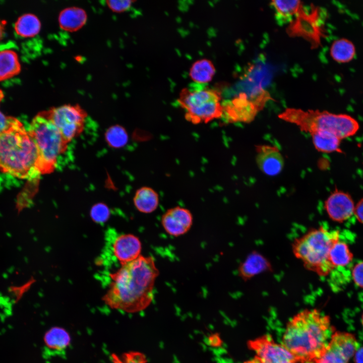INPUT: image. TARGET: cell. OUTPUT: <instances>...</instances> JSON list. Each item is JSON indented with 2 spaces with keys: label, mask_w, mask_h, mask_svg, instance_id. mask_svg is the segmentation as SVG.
I'll use <instances>...</instances> for the list:
<instances>
[{
  "label": "cell",
  "mask_w": 363,
  "mask_h": 363,
  "mask_svg": "<svg viewBox=\"0 0 363 363\" xmlns=\"http://www.w3.org/2000/svg\"><path fill=\"white\" fill-rule=\"evenodd\" d=\"M134 2L130 0L107 1L106 4L109 8L116 13L124 12L128 10Z\"/></svg>",
  "instance_id": "31"
},
{
  "label": "cell",
  "mask_w": 363,
  "mask_h": 363,
  "mask_svg": "<svg viewBox=\"0 0 363 363\" xmlns=\"http://www.w3.org/2000/svg\"><path fill=\"white\" fill-rule=\"evenodd\" d=\"M339 240V231L323 226L311 229L294 239L292 250L294 256L308 270L326 276L334 270L329 260L332 247Z\"/></svg>",
  "instance_id": "5"
},
{
  "label": "cell",
  "mask_w": 363,
  "mask_h": 363,
  "mask_svg": "<svg viewBox=\"0 0 363 363\" xmlns=\"http://www.w3.org/2000/svg\"><path fill=\"white\" fill-rule=\"evenodd\" d=\"M278 117L310 135L318 131H326L341 140L354 136L359 129L358 121L352 116L327 110L287 108L278 115Z\"/></svg>",
  "instance_id": "4"
},
{
  "label": "cell",
  "mask_w": 363,
  "mask_h": 363,
  "mask_svg": "<svg viewBox=\"0 0 363 363\" xmlns=\"http://www.w3.org/2000/svg\"><path fill=\"white\" fill-rule=\"evenodd\" d=\"M243 363H262L260 358L255 355V356L249 360H246Z\"/></svg>",
  "instance_id": "37"
},
{
  "label": "cell",
  "mask_w": 363,
  "mask_h": 363,
  "mask_svg": "<svg viewBox=\"0 0 363 363\" xmlns=\"http://www.w3.org/2000/svg\"><path fill=\"white\" fill-rule=\"evenodd\" d=\"M354 214L357 219L363 223V198L359 200L354 207Z\"/></svg>",
  "instance_id": "35"
},
{
  "label": "cell",
  "mask_w": 363,
  "mask_h": 363,
  "mask_svg": "<svg viewBox=\"0 0 363 363\" xmlns=\"http://www.w3.org/2000/svg\"><path fill=\"white\" fill-rule=\"evenodd\" d=\"M334 330L328 316L305 309L287 322L282 344L298 363H311L323 355Z\"/></svg>",
  "instance_id": "2"
},
{
  "label": "cell",
  "mask_w": 363,
  "mask_h": 363,
  "mask_svg": "<svg viewBox=\"0 0 363 363\" xmlns=\"http://www.w3.org/2000/svg\"><path fill=\"white\" fill-rule=\"evenodd\" d=\"M358 343L349 333L335 331L323 355L316 361L319 363H347L355 353Z\"/></svg>",
  "instance_id": "12"
},
{
  "label": "cell",
  "mask_w": 363,
  "mask_h": 363,
  "mask_svg": "<svg viewBox=\"0 0 363 363\" xmlns=\"http://www.w3.org/2000/svg\"><path fill=\"white\" fill-rule=\"evenodd\" d=\"M133 203L139 212L145 214L151 213L158 207L159 195L153 188L144 186L136 191L133 198Z\"/></svg>",
  "instance_id": "19"
},
{
  "label": "cell",
  "mask_w": 363,
  "mask_h": 363,
  "mask_svg": "<svg viewBox=\"0 0 363 363\" xmlns=\"http://www.w3.org/2000/svg\"><path fill=\"white\" fill-rule=\"evenodd\" d=\"M362 324H363V314H362Z\"/></svg>",
  "instance_id": "40"
},
{
  "label": "cell",
  "mask_w": 363,
  "mask_h": 363,
  "mask_svg": "<svg viewBox=\"0 0 363 363\" xmlns=\"http://www.w3.org/2000/svg\"><path fill=\"white\" fill-rule=\"evenodd\" d=\"M206 342L211 347H217L221 345L222 340L218 334L214 333L208 336Z\"/></svg>",
  "instance_id": "33"
},
{
  "label": "cell",
  "mask_w": 363,
  "mask_h": 363,
  "mask_svg": "<svg viewBox=\"0 0 363 363\" xmlns=\"http://www.w3.org/2000/svg\"><path fill=\"white\" fill-rule=\"evenodd\" d=\"M90 216L94 222L100 224L105 223L108 220L110 216L109 209L103 203H97L92 207Z\"/></svg>",
  "instance_id": "30"
},
{
  "label": "cell",
  "mask_w": 363,
  "mask_h": 363,
  "mask_svg": "<svg viewBox=\"0 0 363 363\" xmlns=\"http://www.w3.org/2000/svg\"><path fill=\"white\" fill-rule=\"evenodd\" d=\"M41 23L35 15L28 13L21 16L15 24L16 33L24 37H33L40 31Z\"/></svg>",
  "instance_id": "26"
},
{
  "label": "cell",
  "mask_w": 363,
  "mask_h": 363,
  "mask_svg": "<svg viewBox=\"0 0 363 363\" xmlns=\"http://www.w3.org/2000/svg\"><path fill=\"white\" fill-rule=\"evenodd\" d=\"M270 99L269 93L263 88L250 94L240 93L230 100L222 101V118L229 123H250Z\"/></svg>",
  "instance_id": "8"
},
{
  "label": "cell",
  "mask_w": 363,
  "mask_h": 363,
  "mask_svg": "<svg viewBox=\"0 0 363 363\" xmlns=\"http://www.w3.org/2000/svg\"><path fill=\"white\" fill-rule=\"evenodd\" d=\"M311 135L313 145L318 151L324 153H342L340 148L341 140L334 134L326 131H318Z\"/></svg>",
  "instance_id": "21"
},
{
  "label": "cell",
  "mask_w": 363,
  "mask_h": 363,
  "mask_svg": "<svg viewBox=\"0 0 363 363\" xmlns=\"http://www.w3.org/2000/svg\"><path fill=\"white\" fill-rule=\"evenodd\" d=\"M45 111L68 143L83 132L87 113L79 105L65 104Z\"/></svg>",
  "instance_id": "9"
},
{
  "label": "cell",
  "mask_w": 363,
  "mask_h": 363,
  "mask_svg": "<svg viewBox=\"0 0 363 363\" xmlns=\"http://www.w3.org/2000/svg\"><path fill=\"white\" fill-rule=\"evenodd\" d=\"M4 97L3 92L0 89V103ZM10 116H6L0 111V133L8 126Z\"/></svg>",
  "instance_id": "34"
},
{
  "label": "cell",
  "mask_w": 363,
  "mask_h": 363,
  "mask_svg": "<svg viewBox=\"0 0 363 363\" xmlns=\"http://www.w3.org/2000/svg\"><path fill=\"white\" fill-rule=\"evenodd\" d=\"M330 54L332 59L338 63H348L355 56V46L354 43L347 38H338L332 43L330 48Z\"/></svg>",
  "instance_id": "22"
},
{
  "label": "cell",
  "mask_w": 363,
  "mask_h": 363,
  "mask_svg": "<svg viewBox=\"0 0 363 363\" xmlns=\"http://www.w3.org/2000/svg\"><path fill=\"white\" fill-rule=\"evenodd\" d=\"M247 345L250 350L255 352L262 363H293L297 361L282 344L275 341L270 335H264L250 340Z\"/></svg>",
  "instance_id": "13"
},
{
  "label": "cell",
  "mask_w": 363,
  "mask_h": 363,
  "mask_svg": "<svg viewBox=\"0 0 363 363\" xmlns=\"http://www.w3.org/2000/svg\"><path fill=\"white\" fill-rule=\"evenodd\" d=\"M271 5L274 8L278 19L287 22H290L293 17H295L304 8L300 1L295 0L272 1Z\"/></svg>",
  "instance_id": "25"
},
{
  "label": "cell",
  "mask_w": 363,
  "mask_h": 363,
  "mask_svg": "<svg viewBox=\"0 0 363 363\" xmlns=\"http://www.w3.org/2000/svg\"><path fill=\"white\" fill-rule=\"evenodd\" d=\"M28 131L37 149L39 172L40 174L51 173L55 168L58 157L66 152L68 143L45 111L32 119Z\"/></svg>",
  "instance_id": "6"
},
{
  "label": "cell",
  "mask_w": 363,
  "mask_h": 363,
  "mask_svg": "<svg viewBox=\"0 0 363 363\" xmlns=\"http://www.w3.org/2000/svg\"><path fill=\"white\" fill-rule=\"evenodd\" d=\"M37 160V149L28 130L10 116L7 127L0 133V171L31 181L41 175Z\"/></svg>",
  "instance_id": "3"
},
{
  "label": "cell",
  "mask_w": 363,
  "mask_h": 363,
  "mask_svg": "<svg viewBox=\"0 0 363 363\" xmlns=\"http://www.w3.org/2000/svg\"><path fill=\"white\" fill-rule=\"evenodd\" d=\"M177 102L186 119L194 125L207 124L222 118V96L206 84L193 83L182 89Z\"/></svg>",
  "instance_id": "7"
},
{
  "label": "cell",
  "mask_w": 363,
  "mask_h": 363,
  "mask_svg": "<svg viewBox=\"0 0 363 363\" xmlns=\"http://www.w3.org/2000/svg\"><path fill=\"white\" fill-rule=\"evenodd\" d=\"M311 363H319V362H318V361H314V362H311Z\"/></svg>",
  "instance_id": "39"
},
{
  "label": "cell",
  "mask_w": 363,
  "mask_h": 363,
  "mask_svg": "<svg viewBox=\"0 0 363 363\" xmlns=\"http://www.w3.org/2000/svg\"><path fill=\"white\" fill-rule=\"evenodd\" d=\"M354 355L355 363H363V347L357 350Z\"/></svg>",
  "instance_id": "36"
},
{
  "label": "cell",
  "mask_w": 363,
  "mask_h": 363,
  "mask_svg": "<svg viewBox=\"0 0 363 363\" xmlns=\"http://www.w3.org/2000/svg\"><path fill=\"white\" fill-rule=\"evenodd\" d=\"M193 223V217L188 209L175 206L168 209L161 218V225L170 235L178 237L187 233Z\"/></svg>",
  "instance_id": "14"
},
{
  "label": "cell",
  "mask_w": 363,
  "mask_h": 363,
  "mask_svg": "<svg viewBox=\"0 0 363 363\" xmlns=\"http://www.w3.org/2000/svg\"><path fill=\"white\" fill-rule=\"evenodd\" d=\"M105 140L108 144L114 148H120L127 144L128 135L124 128L119 125L110 127L105 133Z\"/></svg>",
  "instance_id": "28"
},
{
  "label": "cell",
  "mask_w": 363,
  "mask_h": 363,
  "mask_svg": "<svg viewBox=\"0 0 363 363\" xmlns=\"http://www.w3.org/2000/svg\"><path fill=\"white\" fill-rule=\"evenodd\" d=\"M353 255L345 243L338 241L331 248L329 260L334 269L348 264L352 260Z\"/></svg>",
  "instance_id": "27"
},
{
  "label": "cell",
  "mask_w": 363,
  "mask_h": 363,
  "mask_svg": "<svg viewBox=\"0 0 363 363\" xmlns=\"http://www.w3.org/2000/svg\"><path fill=\"white\" fill-rule=\"evenodd\" d=\"M256 161L259 169L268 176L280 173L284 166V160L279 149L269 145L255 146Z\"/></svg>",
  "instance_id": "16"
},
{
  "label": "cell",
  "mask_w": 363,
  "mask_h": 363,
  "mask_svg": "<svg viewBox=\"0 0 363 363\" xmlns=\"http://www.w3.org/2000/svg\"><path fill=\"white\" fill-rule=\"evenodd\" d=\"M112 363H147L146 356L138 351H129L122 355L112 354Z\"/></svg>",
  "instance_id": "29"
},
{
  "label": "cell",
  "mask_w": 363,
  "mask_h": 363,
  "mask_svg": "<svg viewBox=\"0 0 363 363\" xmlns=\"http://www.w3.org/2000/svg\"><path fill=\"white\" fill-rule=\"evenodd\" d=\"M353 200L347 192L336 189L328 197L324 203L325 209L334 221L342 222L354 214Z\"/></svg>",
  "instance_id": "15"
},
{
  "label": "cell",
  "mask_w": 363,
  "mask_h": 363,
  "mask_svg": "<svg viewBox=\"0 0 363 363\" xmlns=\"http://www.w3.org/2000/svg\"><path fill=\"white\" fill-rule=\"evenodd\" d=\"M216 72L213 63L209 59L197 60L192 65L189 76L194 83L206 84L213 79Z\"/></svg>",
  "instance_id": "23"
},
{
  "label": "cell",
  "mask_w": 363,
  "mask_h": 363,
  "mask_svg": "<svg viewBox=\"0 0 363 363\" xmlns=\"http://www.w3.org/2000/svg\"><path fill=\"white\" fill-rule=\"evenodd\" d=\"M270 267V263L261 254L254 253L239 266L238 274L246 280L269 269Z\"/></svg>",
  "instance_id": "20"
},
{
  "label": "cell",
  "mask_w": 363,
  "mask_h": 363,
  "mask_svg": "<svg viewBox=\"0 0 363 363\" xmlns=\"http://www.w3.org/2000/svg\"><path fill=\"white\" fill-rule=\"evenodd\" d=\"M20 71L18 56L14 51L6 49L0 51V81L14 77Z\"/></svg>",
  "instance_id": "24"
},
{
  "label": "cell",
  "mask_w": 363,
  "mask_h": 363,
  "mask_svg": "<svg viewBox=\"0 0 363 363\" xmlns=\"http://www.w3.org/2000/svg\"><path fill=\"white\" fill-rule=\"evenodd\" d=\"M310 12L307 13L303 8L290 22L287 32L291 36L304 38L311 43L312 47H317L325 36L324 19L318 7H312Z\"/></svg>",
  "instance_id": "10"
},
{
  "label": "cell",
  "mask_w": 363,
  "mask_h": 363,
  "mask_svg": "<svg viewBox=\"0 0 363 363\" xmlns=\"http://www.w3.org/2000/svg\"><path fill=\"white\" fill-rule=\"evenodd\" d=\"M87 15L83 9L70 7L64 9L58 16L60 27L67 31L74 32L81 28L86 23Z\"/></svg>",
  "instance_id": "18"
},
{
  "label": "cell",
  "mask_w": 363,
  "mask_h": 363,
  "mask_svg": "<svg viewBox=\"0 0 363 363\" xmlns=\"http://www.w3.org/2000/svg\"><path fill=\"white\" fill-rule=\"evenodd\" d=\"M45 346L52 354L61 355L68 347L71 337L64 328L53 327L48 330L44 336Z\"/></svg>",
  "instance_id": "17"
},
{
  "label": "cell",
  "mask_w": 363,
  "mask_h": 363,
  "mask_svg": "<svg viewBox=\"0 0 363 363\" xmlns=\"http://www.w3.org/2000/svg\"><path fill=\"white\" fill-rule=\"evenodd\" d=\"M159 274L154 259L141 255L108 274V289L102 300L112 309L129 313L142 311L153 301Z\"/></svg>",
  "instance_id": "1"
},
{
  "label": "cell",
  "mask_w": 363,
  "mask_h": 363,
  "mask_svg": "<svg viewBox=\"0 0 363 363\" xmlns=\"http://www.w3.org/2000/svg\"><path fill=\"white\" fill-rule=\"evenodd\" d=\"M354 282L359 287L363 288V262L356 264L352 271Z\"/></svg>",
  "instance_id": "32"
},
{
  "label": "cell",
  "mask_w": 363,
  "mask_h": 363,
  "mask_svg": "<svg viewBox=\"0 0 363 363\" xmlns=\"http://www.w3.org/2000/svg\"><path fill=\"white\" fill-rule=\"evenodd\" d=\"M5 23L4 21L0 20V40L4 36L5 30Z\"/></svg>",
  "instance_id": "38"
},
{
  "label": "cell",
  "mask_w": 363,
  "mask_h": 363,
  "mask_svg": "<svg viewBox=\"0 0 363 363\" xmlns=\"http://www.w3.org/2000/svg\"><path fill=\"white\" fill-rule=\"evenodd\" d=\"M106 249L114 263L122 266L132 262L141 255L142 243L139 238L131 233L118 234L109 230L107 237Z\"/></svg>",
  "instance_id": "11"
}]
</instances>
